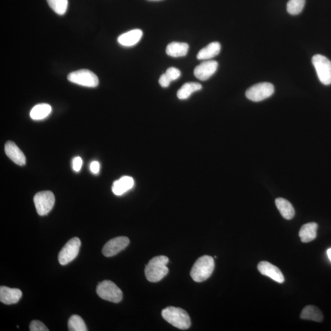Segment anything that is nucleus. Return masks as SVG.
<instances>
[{"label": "nucleus", "instance_id": "nucleus-28", "mask_svg": "<svg viewBox=\"0 0 331 331\" xmlns=\"http://www.w3.org/2000/svg\"><path fill=\"white\" fill-rule=\"evenodd\" d=\"M30 331H49L45 324L40 321L34 320L31 322L30 324Z\"/></svg>", "mask_w": 331, "mask_h": 331}, {"label": "nucleus", "instance_id": "nucleus-11", "mask_svg": "<svg viewBox=\"0 0 331 331\" xmlns=\"http://www.w3.org/2000/svg\"><path fill=\"white\" fill-rule=\"evenodd\" d=\"M218 63L216 61L207 60L194 69V75L197 79L205 81L212 77L217 70Z\"/></svg>", "mask_w": 331, "mask_h": 331}, {"label": "nucleus", "instance_id": "nucleus-9", "mask_svg": "<svg viewBox=\"0 0 331 331\" xmlns=\"http://www.w3.org/2000/svg\"><path fill=\"white\" fill-rule=\"evenodd\" d=\"M81 242L77 238L70 239L63 247L58 254V261L61 265L65 266L73 261L79 254Z\"/></svg>", "mask_w": 331, "mask_h": 331}, {"label": "nucleus", "instance_id": "nucleus-17", "mask_svg": "<svg viewBox=\"0 0 331 331\" xmlns=\"http://www.w3.org/2000/svg\"><path fill=\"white\" fill-rule=\"evenodd\" d=\"M221 51V44L218 42H212L202 49L197 55V60H208L216 56Z\"/></svg>", "mask_w": 331, "mask_h": 331}, {"label": "nucleus", "instance_id": "nucleus-25", "mask_svg": "<svg viewBox=\"0 0 331 331\" xmlns=\"http://www.w3.org/2000/svg\"><path fill=\"white\" fill-rule=\"evenodd\" d=\"M51 9L60 16L65 15L68 9V0H47Z\"/></svg>", "mask_w": 331, "mask_h": 331}, {"label": "nucleus", "instance_id": "nucleus-16", "mask_svg": "<svg viewBox=\"0 0 331 331\" xmlns=\"http://www.w3.org/2000/svg\"><path fill=\"white\" fill-rule=\"evenodd\" d=\"M135 185V181L132 177L124 176L114 182L112 187L113 192L117 196H122L132 189Z\"/></svg>", "mask_w": 331, "mask_h": 331}, {"label": "nucleus", "instance_id": "nucleus-32", "mask_svg": "<svg viewBox=\"0 0 331 331\" xmlns=\"http://www.w3.org/2000/svg\"><path fill=\"white\" fill-rule=\"evenodd\" d=\"M327 257L331 261V249H328L327 251Z\"/></svg>", "mask_w": 331, "mask_h": 331}, {"label": "nucleus", "instance_id": "nucleus-30", "mask_svg": "<svg viewBox=\"0 0 331 331\" xmlns=\"http://www.w3.org/2000/svg\"><path fill=\"white\" fill-rule=\"evenodd\" d=\"M82 160L79 157H76L73 160V168L74 171L76 172H79L82 168Z\"/></svg>", "mask_w": 331, "mask_h": 331}, {"label": "nucleus", "instance_id": "nucleus-18", "mask_svg": "<svg viewBox=\"0 0 331 331\" xmlns=\"http://www.w3.org/2000/svg\"><path fill=\"white\" fill-rule=\"evenodd\" d=\"M188 50V44L172 42L167 46L166 52L167 55L172 57H182L187 55Z\"/></svg>", "mask_w": 331, "mask_h": 331}, {"label": "nucleus", "instance_id": "nucleus-6", "mask_svg": "<svg viewBox=\"0 0 331 331\" xmlns=\"http://www.w3.org/2000/svg\"><path fill=\"white\" fill-rule=\"evenodd\" d=\"M69 81L87 87H96L98 85L99 79L96 74L88 69H80L68 74Z\"/></svg>", "mask_w": 331, "mask_h": 331}, {"label": "nucleus", "instance_id": "nucleus-22", "mask_svg": "<svg viewBox=\"0 0 331 331\" xmlns=\"http://www.w3.org/2000/svg\"><path fill=\"white\" fill-rule=\"evenodd\" d=\"M202 85L197 82H187L177 91V98L179 99H186L196 91L201 90Z\"/></svg>", "mask_w": 331, "mask_h": 331}, {"label": "nucleus", "instance_id": "nucleus-7", "mask_svg": "<svg viewBox=\"0 0 331 331\" xmlns=\"http://www.w3.org/2000/svg\"><path fill=\"white\" fill-rule=\"evenodd\" d=\"M274 93V85L269 82L257 83L246 91L247 98L254 102H260L271 97Z\"/></svg>", "mask_w": 331, "mask_h": 331}, {"label": "nucleus", "instance_id": "nucleus-12", "mask_svg": "<svg viewBox=\"0 0 331 331\" xmlns=\"http://www.w3.org/2000/svg\"><path fill=\"white\" fill-rule=\"evenodd\" d=\"M258 269L261 274L271 278L275 282L279 283L285 282L284 277L280 270L268 261H261L258 264Z\"/></svg>", "mask_w": 331, "mask_h": 331}, {"label": "nucleus", "instance_id": "nucleus-3", "mask_svg": "<svg viewBox=\"0 0 331 331\" xmlns=\"http://www.w3.org/2000/svg\"><path fill=\"white\" fill-rule=\"evenodd\" d=\"M161 314L166 321L178 329H186L191 326L190 316L187 312L182 308L167 307L163 310Z\"/></svg>", "mask_w": 331, "mask_h": 331}, {"label": "nucleus", "instance_id": "nucleus-20", "mask_svg": "<svg viewBox=\"0 0 331 331\" xmlns=\"http://www.w3.org/2000/svg\"><path fill=\"white\" fill-rule=\"evenodd\" d=\"M275 204L283 218L286 219H291L294 217L295 214L294 208L288 200L279 197L275 200Z\"/></svg>", "mask_w": 331, "mask_h": 331}, {"label": "nucleus", "instance_id": "nucleus-31", "mask_svg": "<svg viewBox=\"0 0 331 331\" xmlns=\"http://www.w3.org/2000/svg\"><path fill=\"white\" fill-rule=\"evenodd\" d=\"M90 169L91 172L94 174H98L100 170V164L97 161H94L91 162L90 166Z\"/></svg>", "mask_w": 331, "mask_h": 331}, {"label": "nucleus", "instance_id": "nucleus-14", "mask_svg": "<svg viewBox=\"0 0 331 331\" xmlns=\"http://www.w3.org/2000/svg\"><path fill=\"white\" fill-rule=\"evenodd\" d=\"M5 150L6 154L14 163L19 166H24L26 163V158L24 153L12 141H8L6 144Z\"/></svg>", "mask_w": 331, "mask_h": 331}, {"label": "nucleus", "instance_id": "nucleus-13", "mask_svg": "<svg viewBox=\"0 0 331 331\" xmlns=\"http://www.w3.org/2000/svg\"><path fill=\"white\" fill-rule=\"evenodd\" d=\"M22 296L21 290L18 288H11L7 286L0 287V301L5 304H15L19 301Z\"/></svg>", "mask_w": 331, "mask_h": 331}, {"label": "nucleus", "instance_id": "nucleus-26", "mask_svg": "<svg viewBox=\"0 0 331 331\" xmlns=\"http://www.w3.org/2000/svg\"><path fill=\"white\" fill-rule=\"evenodd\" d=\"M305 0H290L286 6L288 13L291 15H299L304 9Z\"/></svg>", "mask_w": 331, "mask_h": 331}, {"label": "nucleus", "instance_id": "nucleus-2", "mask_svg": "<svg viewBox=\"0 0 331 331\" xmlns=\"http://www.w3.org/2000/svg\"><path fill=\"white\" fill-rule=\"evenodd\" d=\"M215 268V262L212 257L204 255L199 258L194 264L190 275L196 282H202L211 276Z\"/></svg>", "mask_w": 331, "mask_h": 331}, {"label": "nucleus", "instance_id": "nucleus-21", "mask_svg": "<svg viewBox=\"0 0 331 331\" xmlns=\"http://www.w3.org/2000/svg\"><path fill=\"white\" fill-rule=\"evenodd\" d=\"M300 318L307 320L321 322L323 319V315L318 307L313 305H308L302 310Z\"/></svg>", "mask_w": 331, "mask_h": 331}, {"label": "nucleus", "instance_id": "nucleus-8", "mask_svg": "<svg viewBox=\"0 0 331 331\" xmlns=\"http://www.w3.org/2000/svg\"><path fill=\"white\" fill-rule=\"evenodd\" d=\"M35 205L40 216L46 215L52 209L55 204L54 194L50 191H40L34 196Z\"/></svg>", "mask_w": 331, "mask_h": 331}, {"label": "nucleus", "instance_id": "nucleus-24", "mask_svg": "<svg viewBox=\"0 0 331 331\" xmlns=\"http://www.w3.org/2000/svg\"><path fill=\"white\" fill-rule=\"evenodd\" d=\"M68 330L70 331H87V326L83 319L79 315H74L68 321Z\"/></svg>", "mask_w": 331, "mask_h": 331}, {"label": "nucleus", "instance_id": "nucleus-29", "mask_svg": "<svg viewBox=\"0 0 331 331\" xmlns=\"http://www.w3.org/2000/svg\"><path fill=\"white\" fill-rule=\"evenodd\" d=\"M171 82V80L166 76V74L161 75L159 79V83L161 87L163 88L168 87Z\"/></svg>", "mask_w": 331, "mask_h": 331}, {"label": "nucleus", "instance_id": "nucleus-1", "mask_svg": "<svg viewBox=\"0 0 331 331\" xmlns=\"http://www.w3.org/2000/svg\"><path fill=\"white\" fill-rule=\"evenodd\" d=\"M168 262L169 259L165 256H158L150 260L145 269L147 279L150 282L162 280L168 273L169 269L166 266Z\"/></svg>", "mask_w": 331, "mask_h": 331}, {"label": "nucleus", "instance_id": "nucleus-23", "mask_svg": "<svg viewBox=\"0 0 331 331\" xmlns=\"http://www.w3.org/2000/svg\"><path fill=\"white\" fill-rule=\"evenodd\" d=\"M52 112V107L48 104H40L33 107L30 112V118L34 121H40L47 118Z\"/></svg>", "mask_w": 331, "mask_h": 331}, {"label": "nucleus", "instance_id": "nucleus-4", "mask_svg": "<svg viewBox=\"0 0 331 331\" xmlns=\"http://www.w3.org/2000/svg\"><path fill=\"white\" fill-rule=\"evenodd\" d=\"M96 293L101 299L114 303H119L123 298V293L115 283L104 280L97 286Z\"/></svg>", "mask_w": 331, "mask_h": 331}, {"label": "nucleus", "instance_id": "nucleus-10", "mask_svg": "<svg viewBox=\"0 0 331 331\" xmlns=\"http://www.w3.org/2000/svg\"><path fill=\"white\" fill-rule=\"evenodd\" d=\"M129 244L130 239L124 236L111 239L105 244L102 250V254L106 257H114L126 248Z\"/></svg>", "mask_w": 331, "mask_h": 331}, {"label": "nucleus", "instance_id": "nucleus-15", "mask_svg": "<svg viewBox=\"0 0 331 331\" xmlns=\"http://www.w3.org/2000/svg\"><path fill=\"white\" fill-rule=\"evenodd\" d=\"M143 32L140 29H135L124 33L118 38V43L125 47L136 45L141 40Z\"/></svg>", "mask_w": 331, "mask_h": 331}, {"label": "nucleus", "instance_id": "nucleus-5", "mask_svg": "<svg viewBox=\"0 0 331 331\" xmlns=\"http://www.w3.org/2000/svg\"><path fill=\"white\" fill-rule=\"evenodd\" d=\"M312 63L315 67L319 80L325 85L331 84V62L322 55H315L312 58Z\"/></svg>", "mask_w": 331, "mask_h": 331}, {"label": "nucleus", "instance_id": "nucleus-27", "mask_svg": "<svg viewBox=\"0 0 331 331\" xmlns=\"http://www.w3.org/2000/svg\"><path fill=\"white\" fill-rule=\"evenodd\" d=\"M165 74L171 80V82L177 80L181 76L179 69L174 67H171L167 69Z\"/></svg>", "mask_w": 331, "mask_h": 331}, {"label": "nucleus", "instance_id": "nucleus-19", "mask_svg": "<svg viewBox=\"0 0 331 331\" xmlns=\"http://www.w3.org/2000/svg\"><path fill=\"white\" fill-rule=\"evenodd\" d=\"M318 225L316 223H308L300 228L299 233L301 241L304 243H310L316 237Z\"/></svg>", "mask_w": 331, "mask_h": 331}]
</instances>
